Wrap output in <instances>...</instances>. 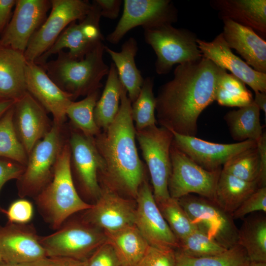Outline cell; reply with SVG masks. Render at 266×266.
Returning <instances> with one entry per match:
<instances>
[{
	"label": "cell",
	"instance_id": "39",
	"mask_svg": "<svg viewBox=\"0 0 266 266\" xmlns=\"http://www.w3.org/2000/svg\"><path fill=\"white\" fill-rule=\"evenodd\" d=\"M176 250L191 257L202 258L223 253L225 248L198 228L179 242Z\"/></svg>",
	"mask_w": 266,
	"mask_h": 266
},
{
	"label": "cell",
	"instance_id": "44",
	"mask_svg": "<svg viewBox=\"0 0 266 266\" xmlns=\"http://www.w3.org/2000/svg\"><path fill=\"white\" fill-rule=\"evenodd\" d=\"M25 169V166L18 163L0 158V193L6 182L12 179L17 180L24 172ZM2 210L0 206V214Z\"/></svg>",
	"mask_w": 266,
	"mask_h": 266
},
{
	"label": "cell",
	"instance_id": "21",
	"mask_svg": "<svg viewBox=\"0 0 266 266\" xmlns=\"http://www.w3.org/2000/svg\"><path fill=\"white\" fill-rule=\"evenodd\" d=\"M197 43L203 57L219 67L229 70L231 74L249 86L255 92H266V73L254 70L233 54L225 40L222 33L211 41L198 38Z\"/></svg>",
	"mask_w": 266,
	"mask_h": 266
},
{
	"label": "cell",
	"instance_id": "25",
	"mask_svg": "<svg viewBox=\"0 0 266 266\" xmlns=\"http://www.w3.org/2000/svg\"><path fill=\"white\" fill-rule=\"evenodd\" d=\"M210 4L221 19H229L266 35V0H213Z\"/></svg>",
	"mask_w": 266,
	"mask_h": 266
},
{
	"label": "cell",
	"instance_id": "20",
	"mask_svg": "<svg viewBox=\"0 0 266 266\" xmlns=\"http://www.w3.org/2000/svg\"><path fill=\"white\" fill-rule=\"evenodd\" d=\"M0 254L3 262L17 263L47 257L33 225L8 222L0 226Z\"/></svg>",
	"mask_w": 266,
	"mask_h": 266
},
{
	"label": "cell",
	"instance_id": "26",
	"mask_svg": "<svg viewBox=\"0 0 266 266\" xmlns=\"http://www.w3.org/2000/svg\"><path fill=\"white\" fill-rule=\"evenodd\" d=\"M138 49L137 42L133 37L124 42L120 51H115L106 46L104 47V51L113 61L119 80L132 103L137 98L144 80L135 62Z\"/></svg>",
	"mask_w": 266,
	"mask_h": 266
},
{
	"label": "cell",
	"instance_id": "37",
	"mask_svg": "<svg viewBox=\"0 0 266 266\" xmlns=\"http://www.w3.org/2000/svg\"><path fill=\"white\" fill-rule=\"evenodd\" d=\"M222 171L244 181L258 182L260 165L257 145L230 159L223 165Z\"/></svg>",
	"mask_w": 266,
	"mask_h": 266
},
{
	"label": "cell",
	"instance_id": "48",
	"mask_svg": "<svg viewBox=\"0 0 266 266\" xmlns=\"http://www.w3.org/2000/svg\"><path fill=\"white\" fill-rule=\"evenodd\" d=\"M48 266H85L84 261L67 257H48Z\"/></svg>",
	"mask_w": 266,
	"mask_h": 266
},
{
	"label": "cell",
	"instance_id": "6",
	"mask_svg": "<svg viewBox=\"0 0 266 266\" xmlns=\"http://www.w3.org/2000/svg\"><path fill=\"white\" fill-rule=\"evenodd\" d=\"M143 34L145 41L156 55L155 70L158 74L168 73L176 64L195 62L203 57L196 35L187 29L167 24L144 29Z\"/></svg>",
	"mask_w": 266,
	"mask_h": 266
},
{
	"label": "cell",
	"instance_id": "35",
	"mask_svg": "<svg viewBox=\"0 0 266 266\" xmlns=\"http://www.w3.org/2000/svg\"><path fill=\"white\" fill-rule=\"evenodd\" d=\"M154 80L147 77L144 80L136 99L132 103L131 112L136 131L155 125L156 97L153 93Z\"/></svg>",
	"mask_w": 266,
	"mask_h": 266
},
{
	"label": "cell",
	"instance_id": "38",
	"mask_svg": "<svg viewBox=\"0 0 266 266\" xmlns=\"http://www.w3.org/2000/svg\"><path fill=\"white\" fill-rule=\"evenodd\" d=\"M157 204L163 217L179 242L197 228L178 200L170 197Z\"/></svg>",
	"mask_w": 266,
	"mask_h": 266
},
{
	"label": "cell",
	"instance_id": "23",
	"mask_svg": "<svg viewBox=\"0 0 266 266\" xmlns=\"http://www.w3.org/2000/svg\"><path fill=\"white\" fill-rule=\"evenodd\" d=\"M224 24L223 37L229 47L236 50L250 66L266 73V42L250 28L228 19Z\"/></svg>",
	"mask_w": 266,
	"mask_h": 266
},
{
	"label": "cell",
	"instance_id": "19",
	"mask_svg": "<svg viewBox=\"0 0 266 266\" xmlns=\"http://www.w3.org/2000/svg\"><path fill=\"white\" fill-rule=\"evenodd\" d=\"M27 92L53 117V123L63 126L66 109L73 100L49 77L44 68L34 62L27 61L26 70Z\"/></svg>",
	"mask_w": 266,
	"mask_h": 266
},
{
	"label": "cell",
	"instance_id": "46",
	"mask_svg": "<svg viewBox=\"0 0 266 266\" xmlns=\"http://www.w3.org/2000/svg\"><path fill=\"white\" fill-rule=\"evenodd\" d=\"M100 8L101 17L115 19L119 16L121 0H95Z\"/></svg>",
	"mask_w": 266,
	"mask_h": 266
},
{
	"label": "cell",
	"instance_id": "3",
	"mask_svg": "<svg viewBox=\"0 0 266 266\" xmlns=\"http://www.w3.org/2000/svg\"><path fill=\"white\" fill-rule=\"evenodd\" d=\"M68 139L55 164L53 178L34 199L41 217L54 230L75 213L91 208L78 193L72 177Z\"/></svg>",
	"mask_w": 266,
	"mask_h": 266
},
{
	"label": "cell",
	"instance_id": "13",
	"mask_svg": "<svg viewBox=\"0 0 266 266\" xmlns=\"http://www.w3.org/2000/svg\"><path fill=\"white\" fill-rule=\"evenodd\" d=\"M101 17L98 5L93 0L88 14L82 20L71 23L61 33L53 45L38 59L35 63L42 65L50 56L57 54L65 48L69 49L68 55L77 60L83 59L99 44L104 37L100 27Z\"/></svg>",
	"mask_w": 266,
	"mask_h": 266
},
{
	"label": "cell",
	"instance_id": "30",
	"mask_svg": "<svg viewBox=\"0 0 266 266\" xmlns=\"http://www.w3.org/2000/svg\"><path fill=\"white\" fill-rule=\"evenodd\" d=\"M121 86L116 67L111 63L104 88L94 109V119L101 131L107 128L117 114Z\"/></svg>",
	"mask_w": 266,
	"mask_h": 266
},
{
	"label": "cell",
	"instance_id": "32",
	"mask_svg": "<svg viewBox=\"0 0 266 266\" xmlns=\"http://www.w3.org/2000/svg\"><path fill=\"white\" fill-rule=\"evenodd\" d=\"M253 99L252 93L241 80L222 69L215 92V100L219 105L239 108L252 103Z\"/></svg>",
	"mask_w": 266,
	"mask_h": 266
},
{
	"label": "cell",
	"instance_id": "27",
	"mask_svg": "<svg viewBox=\"0 0 266 266\" xmlns=\"http://www.w3.org/2000/svg\"><path fill=\"white\" fill-rule=\"evenodd\" d=\"M104 233L123 266H136L149 245L134 225Z\"/></svg>",
	"mask_w": 266,
	"mask_h": 266
},
{
	"label": "cell",
	"instance_id": "12",
	"mask_svg": "<svg viewBox=\"0 0 266 266\" xmlns=\"http://www.w3.org/2000/svg\"><path fill=\"white\" fill-rule=\"evenodd\" d=\"M123 11L114 30L106 39L117 44L132 29L141 26L143 30L175 23L177 11L170 0H124Z\"/></svg>",
	"mask_w": 266,
	"mask_h": 266
},
{
	"label": "cell",
	"instance_id": "49",
	"mask_svg": "<svg viewBox=\"0 0 266 266\" xmlns=\"http://www.w3.org/2000/svg\"><path fill=\"white\" fill-rule=\"evenodd\" d=\"M0 266H48V257L41 259L17 263L1 262Z\"/></svg>",
	"mask_w": 266,
	"mask_h": 266
},
{
	"label": "cell",
	"instance_id": "40",
	"mask_svg": "<svg viewBox=\"0 0 266 266\" xmlns=\"http://www.w3.org/2000/svg\"><path fill=\"white\" fill-rule=\"evenodd\" d=\"M175 250L149 245L136 266H175Z\"/></svg>",
	"mask_w": 266,
	"mask_h": 266
},
{
	"label": "cell",
	"instance_id": "8",
	"mask_svg": "<svg viewBox=\"0 0 266 266\" xmlns=\"http://www.w3.org/2000/svg\"><path fill=\"white\" fill-rule=\"evenodd\" d=\"M135 135L149 172L155 200L159 202L170 197L168 181L173 133L169 130L155 125L135 130Z\"/></svg>",
	"mask_w": 266,
	"mask_h": 266
},
{
	"label": "cell",
	"instance_id": "29",
	"mask_svg": "<svg viewBox=\"0 0 266 266\" xmlns=\"http://www.w3.org/2000/svg\"><path fill=\"white\" fill-rule=\"evenodd\" d=\"M224 118L232 138L238 142L247 140L257 142L264 133L260 122V110L254 102L228 112Z\"/></svg>",
	"mask_w": 266,
	"mask_h": 266
},
{
	"label": "cell",
	"instance_id": "43",
	"mask_svg": "<svg viewBox=\"0 0 266 266\" xmlns=\"http://www.w3.org/2000/svg\"><path fill=\"white\" fill-rule=\"evenodd\" d=\"M8 220V222L17 224L28 223L32 219L33 208L29 200L21 198L13 201L7 210H2Z\"/></svg>",
	"mask_w": 266,
	"mask_h": 266
},
{
	"label": "cell",
	"instance_id": "4",
	"mask_svg": "<svg viewBox=\"0 0 266 266\" xmlns=\"http://www.w3.org/2000/svg\"><path fill=\"white\" fill-rule=\"evenodd\" d=\"M105 45L99 44L83 59H75L67 52H58L54 60L40 65L49 77L64 91L71 95L73 100L100 90V82L109 70L103 60Z\"/></svg>",
	"mask_w": 266,
	"mask_h": 266
},
{
	"label": "cell",
	"instance_id": "28",
	"mask_svg": "<svg viewBox=\"0 0 266 266\" xmlns=\"http://www.w3.org/2000/svg\"><path fill=\"white\" fill-rule=\"evenodd\" d=\"M259 188L257 181H244L221 170L215 189L214 201L232 215Z\"/></svg>",
	"mask_w": 266,
	"mask_h": 266
},
{
	"label": "cell",
	"instance_id": "18",
	"mask_svg": "<svg viewBox=\"0 0 266 266\" xmlns=\"http://www.w3.org/2000/svg\"><path fill=\"white\" fill-rule=\"evenodd\" d=\"M171 132L173 144L197 165L211 171L221 169L230 159L257 145L250 140L230 144L214 143Z\"/></svg>",
	"mask_w": 266,
	"mask_h": 266
},
{
	"label": "cell",
	"instance_id": "24",
	"mask_svg": "<svg viewBox=\"0 0 266 266\" xmlns=\"http://www.w3.org/2000/svg\"><path fill=\"white\" fill-rule=\"evenodd\" d=\"M24 53L0 45V100L17 101L28 92Z\"/></svg>",
	"mask_w": 266,
	"mask_h": 266
},
{
	"label": "cell",
	"instance_id": "42",
	"mask_svg": "<svg viewBox=\"0 0 266 266\" xmlns=\"http://www.w3.org/2000/svg\"><path fill=\"white\" fill-rule=\"evenodd\" d=\"M256 211L266 212V187L257 189L241 203L232 216L233 219H240Z\"/></svg>",
	"mask_w": 266,
	"mask_h": 266
},
{
	"label": "cell",
	"instance_id": "51",
	"mask_svg": "<svg viewBox=\"0 0 266 266\" xmlns=\"http://www.w3.org/2000/svg\"><path fill=\"white\" fill-rule=\"evenodd\" d=\"M12 100H0V119L15 103Z\"/></svg>",
	"mask_w": 266,
	"mask_h": 266
},
{
	"label": "cell",
	"instance_id": "2",
	"mask_svg": "<svg viewBox=\"0 0 266 266\" xmlns=\"http://www.w3.org/2000/svg\"><path fill=\"white\" fill-rule=\"evenodd\" d=\"M131 105L122 84L120 106L115 118L94 140L102 164L98 175L100 185L123 197L135 200L145 178L144 165L136 146Z\"/></svg>",
	"mask_w": 266,
	"mask_h": 266
},
{
	"label": "cell",
	"instance_id": "34",
	"mask_svg": "<svg viewBox=\"0 0 266 266\" xmlns=\"http://www.w3.org/2000/svg\"><path fill=\"white\" fill-rule=\"evenodd\" d=\"M13 113L14 105L0 119V158L11 160L25 166L28 155L15 132Z\"/></svg>",
	"mask_w": 266,
	"mask_h": 266
},
{
	"label": "cell",
	"instance_id": "7",
	"mask_svg": "<svg viewBox=\"0 0 266 266\" xmlns=\"http://www.w3.org/2000/svg\"><path fill=\"white\" fill-rule=\"evenodd\" d=\"M106 240L102 230L81 218L68 219L55 232L39 236L47 257H67L83 261Z\"/></svg>",
	"mask_w": 266,
	"mask_h": 266
},
{
	"label": "cell",
	"instance_id": "31",
	"mask_svg": "<svg viewBox=\"0 0 266 266\" xmlns=\"http://www.w3.org/2000/svg\"><path fill=\"white\" fill-rule=\"evenodd\" d=\"M250 261L266 262V218L257 215L247 218L238 230L237 242Z\"/></svg>",
	"mask_w": 266,
	"mask_h": 266
},
{
	"label": "cell",
	"instance_id": "1",
	"mask_svg": "<svg viewBox=\"0 0 266 266\" xmlns=\"http://www.w3.org/2000/svg\"><path fill=\"white\" fill-rule=\"evenodd\" d=\"M222 69L204 57L178 65L173 78L161 86L156 97L157 121L178 134L196 136L199 116L215 101Z\"/></svg>",
	"mask_w": 266,
	"mask_h": 266
},
{
	"label": "cell",
	"instance_id": "22",
	"mask_svg": "<svg viewBox=\"0 0 266 266\" xmlns=\"http://www.w3.org/2000/svg\"><path fill=\"white\" fill-rule=\"evenodd\" d=\"M13 123L18 137L28 155L52 126L47 111L28 92L15 101Z\"/></svg>",
	"mask_w": 266,
	"mask_h": 266
},
{
	"label": "cell",
	"instance_id": "33",
	"mask_svg": "<svg viewBox=\"0 0 266 266\" xmlns=\"http://www.w3.org/2000/svg\"><path fill=\"white\" fill-rule=\"evenodd\" d=\"M100 97L97 90L78 101H72L66 111L67 117L75 129L90 137H95L101 130L94 119V109Z\"/></svg>",
	"mask_w": 266,
	"mask_h": 266
},
{
	"label": "cell",
	"instance_id": "14",
	"mask_svg": "<svg viewBox=\"0 0 266 266\" xmlns=\"http://www.w3.org/2000/svg\"><path fill=\"white\" fill-rule=\"evenodd\" d=\"M68 142L72 178H75L82 193L95 202L101 192L98 175L102 164L94 137L73 129L70 132Z\"/></svg>",
	"mask_w": 266,
	"mask_h": 266
},
{
	"label": "cell",
	"instance_id": "36",
	"mask_svg": "<svg viewBox=\"0 0 266 266\" xmlns=\"http://www.w3.org/2000/svg\"><path fill=\"white\" fill-rule=\"evenodd\" d=\"M175 254V266H247L250 261L245 250L238 244L223 253L206 257H191L176 250Z\"/></svg>",
	"mask_w": 266,
	"mask_h": 266
},
{
	"label": "cell",
	"instance_id": "16",
	"mask_svg": "<svg viewBox=\"0 0 266 266\" xmlns=\"http://www.w3.org/2000/svg\"><path fill=\"white\" fill-rule=\"evenodd\" d=\"M51 7V0H16L13 15L0 38V45L24 53Z\"/></svg>",
	"mask_w": 266,
	"mask_h": 266
},
{
	"label": "cell",
	"instance_id": "53",
	"mask_svg": "<svg viewBox=\"0 0 266 266\" xmlns=\"http://www.w3.org/2000/svg\"><path fill=\"white\" fill-rule=\"evenodd\" d=\"M2 262H3V261H2V259L1 258V255L0 254V263Z\"/></svg>",
	"mask_w": 266,
	"mask_h": 266
},
{
	"label": "cell",
	"instance_id": "11",
	"mask_svg": "<svg viewBox=\"0 0 266 266\" xmlns=\"http://www.w3.org/2000/svg\"><path fill=\"white\" fill-rule=\"evenodd\" d=\"M197 228L226 249L237 244L238 229L231 214L214 201L189 194L178 200Z\"/></svg>",
	"mask_w": 266,
	"mask_h": 266
},
{
	"label": "cell",
	"instance_id": "9",
	"mask_svg": "<svg viewBox=\"0 0 266 266\" xmlns=\"http://www.w3.org/2000/svg\"><path fill=\"white\" fill-rule=\"evenodd\" d=\"M171 170L168 190L171 198L178 200L192 193L214 201L221 169L211 171L197 165L173 144L170 150Z\"/></svg>",
	"mask_w": 266,
	"mask_h": 266
},
{
	"label": "cell",
	"instance_id": "15",
	"mask_svg": "<svg viewBox=\"0 0 266 266\" xmlns=\"http://www.w3.org/2000/svg\"><path fill=\"white\" fill-rule=\"evenodd\" d=\"M134 225L149 245L176 250L179 242L163 217L146 179L138 190L136 198Z\"/></svg>",
	"mask_w": 266,
	"mask_h": 266
},
{
	"label": "cell",
	"instance_id": "41",
	"mask_svg": "<svg viewBox=\"0 0 266 266\" xmlns=\"http://www.w3.org/2000/svg\"><path fill=\"white\" fill-rule=\"evenodd\" d=\"M84 263L85 266H123L114 248L107 240L85 260Z\"/></svg>",
	"mask_w": 266,
	"mask_h": 266
},
{
	"label": "cell",
	"instance_id": "52",
	"mask_svg": "<svg viewBox=\"0 0 266 266\" xmlns=\"http://www.w3.org/2000/svg\"><path fill=\"white\" fill-rule=\"evenodd\" d=\"M247 266H266V262L250 261Z\"/></svg>",
	"mask_w": 266,
	"mask_h": 266
},
{
	"label": "cell",
	"instance_id": "5",
	"mask_svg": "<svg viewBox=\"0 0 266 266\" xmlns=\"http://www.w3.org/2000/svg\"><path fill=\"white\" fill-rule=\"evenodd\" d=\"M63 127L53 123L49 132L28 154L25 170L16 182L21 198L34 199L51 181L58 157L67 140Z\"/></svg>",
	"mask_w": 266,
	"mask_h": 266
},
{
	"label": "cell",
	"instance_id": "17",
	"mask_svg": "<svg viewBox=\"0 0 266 266\" xmlns=\"http://www.w3.org/2000/svg\"><path fill=\"white\" fill-rule=\"evenodd\" d=\"M101 192L81 219L104 232H112L134 225L136 205L127 198L100 186Z\"/></svg>",
	"mask_w": 266,
	"mask_h": 266
},
{
	"label": "cell",
	"instance_id": "10",
	"mask_svg": "<svg viewBox=\"0 0 266 266\" xmlns=\"http://www.w3.org/2000/svg\"><path fill=\"white\" fill-rule=\"evenodd\" d=\"M50 14L35 33L24 52L27 61L35 62L55 42L72 22L84 19L92 3L84 0H51Z\"/></svg>",
	"mask_w": 266,
	"mask_h": 266
},
{
	"label": "cell",
	"instance_id": "47",
	"mask_svg": "<svg viewBox=\"0 0 266 266\" xmlns=\"http://www.w3.org/2000/svg\"><path fill=\"white\" fill-rule=\"evenodd\" d=\"M16 0H0V34H1L10 21L12 10Z\"/></svg>",
	"mask_w": 266,
	"mask_h": 266
},
{
	"label": "cell",
	"instance_id": "45",
	"mask_svg": "<svg viewBox=\"0 0 266 266\" xmlns=\"http://www.w3.org/2000/svg\"><path fill=\"white\" fill-rule=\"evenodd\" d=\"M259 154L260 171L258 183L260 187H266V133L264 132L256 142Z\"/></svg>",
	"mask_w": 266,
	"mask_h": 266
},
{
	"label": "cell",
	"instance_id": "50",
	"mask_svg": "<svg viewBox=\"0 0 266 266\" xmlns=\"http://www.w3.org/2000/svg\"><path fill=\"white\" fill-rule=\"evenodd\" d=\"M253 99L254 103L262 110L266 116V92H256Z\"/></svg>",
	"mask_w": 266,
	"mask_h": 266
}]
</instances>
